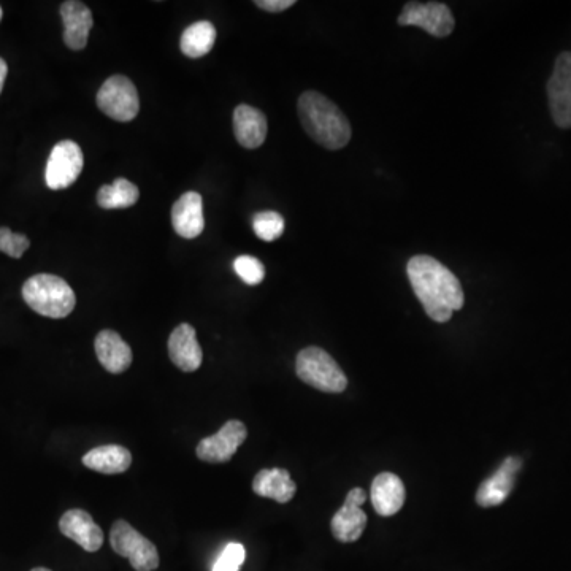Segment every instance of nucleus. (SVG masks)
I'll list each match as a JSON object with an SVG mask.
<instances>
[{
  "mask_svg": "<svg viewBox=\"0 0 571 571\" xmlns=\"http://www.w3.org/2000/svg\"><path fill=\"white\" fill-rule=\"evenodd\" d=\"M549 110L560 129H571V53L559 54L548 81Z\"/></svg>",
  "mask_w": 571,
  "mask_h": 571,
  "instance_id": "nucleus-10",
  "label": "nucleus"
},
{
  "mask_svg": "<svg viewBox=\"0 0 571 571\" xmlns=\"http://www.w3.org/2000/svg\"><path fill=\"white\" fill-rule=\"evenodd\" d=\"M31 571H51V570H48V568L39 567V568H34V570Z\"/></svg>",
  "mask_w": 571,
  "mask_h": 571,
  "instance_id": "nucleus-30",
  "label": "nucleus"
},
{
  "mask_svg": "<svg viewBox=\"0 0 571 571\" xmlns=\"http://www.w3.org/2000/svg\"><path fill=\"white\" fill-rule=\"evenodd\" d=\"M522 467V460L518 457H506L500 465L499 470L481 483L480 489L476 492V503L483 508L499 506L510 497L516 483V475Z\"/></svg>",
  "mask_w": 571,
  "mask_h": 571,
  "instance_id": "nucleus-12",
  "label": "nucleus"
},
{
  "mask_svg": "<svg viewBox=\"0 0 571 571\" xmlns=\"http://www.w3.org/2000/svg\"><path fill=\"white\" fill-rule=\"evenodd\" d=\"M85 156L80 146L72 140H62L54 146L46 162V186L53 191H61L72 186L83 172Z\"/></svg>",
  "mask_w": 571,
  "mask_h": 571,
  "instance_id": "nucleus-8",
  "label": "nucleus"
},
{
  "mask_svg": "<svg viewBox=\"0 0 571 571\" xmlns=\"http://www.w3.org/2000/svg\"><path fill=\"white\" fill-rule=\"evenodd\" d=\"M254 234L264 242H275L284 232V218L276 211H261L253 218Z\"/></svg>",
  "mask_w": 571,
  "mask_h": 571,
  "instance_id": "nucleus-24",
  "label": "nucleus"
},
{
  "mask_svg": "<svg viewBox=\"0 0 571 571\" xmlns=\"http://www.w3.org/2000/svg\"><path fill=\"white\" fill-rule=\"evenodd\" d=\"M245 557V546L240 543H229L219 554L211 571H238L245 562Z\"/></svg>",
  "mask_w": 571,
  "mask_h": 571,
  "instance_id": "nucleus-27",
  "label": "nucleus"
},
{
  "mask_svg": "<svg viewBox=\"0 0 571 571\" xmlns=\"http://www.w3.org/2000/svg\"><path fill=\"white\" fill-rule=\"evenodd\" d=\"M411 288L418 297L427 316L435 322H448L454 311L464 307L462 284L448 267L435 257L419 254L407 264Z\"/></svg>",
  "mask_w": 571,
  "mask_h": 571,
  "instance_id": "nucleus-1",
  "label": "nucleus"
},
{
  "mask_svg": "<svg viewBox=\"0 0 571 571\" xmlns=\"http://www.w3.org/2000/svg\"><path fill=\"white\" fill-rule=\"evenodd\" d=\"M253 492L259 497L272 499L278 503H288L294 499L297 484L292 481L291 473L284 468H265L254 476Z\"/></svg>",
  "mask_w": 571,
  "mask_h": 571,
  "instance_id": "nucleus-20",
  "label": "nucleus"
},
{
  "mask_svg": "<svg viewBox=\"0 0 571 571\" xmlns=\"http://www.w3.org/2000/svg\"><path fill=\"white\" fill-rule=\"evenodd\" d=\"M372 497L373 508L376 513L384 518L394 516L402 510L407 491L403 486L402 480L394 473H380L376 476L372 483Z\"/></svg>",
  "mask_w": 571,
  "mask_h": 571,
  "instance_id": "nucleus-19",
  "label": "nucleus"
},
{
  "mask_svg": "<svg viewBox=\"0 0 571 571\" xmlns=\"http://www.w3.org/2000/svg\"><path fill=\"white\" fill-rule=\"evenodd\" d=\"M299 118L303 129L318 145L327 150H342L351 140V124L345 113L326 96L316 91L299 97Z\"/></svg>",
  "mask_w": 571,
  "mask_h": 571,
  "instance_id": "nucleus-2",
  "label": "nucleus"
},
{
  "mask_svg": "<svg viewBox=\"0 0 571 571\" xmlns=\"http://www.w3.org/2000/svg\"><path fill=\"white\" fill-rule=\"evenodd\" d=\"M31 242L24 234H15L8 227H0V251L13 257V259H21L23 254L29 250Z\"/></svg>",
  "mask_w": 571,
  "mask_h": 571,
  "instance_id": "nucleus-26",
  "label": "nucleus"
},
{
  "mask_svg": "<svg viewBox=\"0 0 571 571\" xmlns=\"http://www.w3.org/2000/svg\"><path fill=\"white\" fill-rule=\"evenodd\" d=\"M131 464V451L119 445L99 446L83 456V465L102 475H119L127 472Z\"/></svg>",
  "mask_w": 571,
  "mask_h": 571,
  "instance_id": "nucleus-21",
  "label": "nucleus"
},
{
  "mask_svg": "<svg viewBox=\"0 0 571 571\" xmlns=\"http://www.w3.org/2000/svg\"><path fill=\"white\" fill-rule=\"evenodd\" d=\"M2 15H4V12H2V7H0V21H2Z\"/></svg>",
  "mask_w": 571,
  "mask_h": 571,
  "instance_id": "nucleus-31",
  "label": "nucleus"
},
{
  "mask_svg": "<svg viewBox=\"0 0 571 571\" xmlns=\"http://www.w3.org/2000/svg\"><path fill=\"white\" fill-rule=\"evenodd\" d=\"M64 537L75 541L88 552H97L104 545V532L97 526L91 514L85 510H69L59 521Z\"/></svg>",
  "mask_w": 571,
  "mask_h": 571,
  "instance_id": "nucleus-13",
  "label": "nucleus"
},
{
  "mask_svg": "<svg viewBox=\"0 0 571 571\" xmlns=\"http://www.w3.org/2000/svg\"><path fill=\"white\" fill-rule=\"evenodd\" d=\"M216 42V29L210 21H197L184 29L181 35V53L188 58H204L213 50Z\"/></svg>",
  "mask_w": 571,
  "mask_h": 571,
  "instance_id": "nucleus-22",
  "label": "nucleus"
},
{
  "mask_svg": "<svg viewBox=\"0 0 571 571\" xmlns=\"http://www.w3.org/2000/svg\"><path fill=\"white\" fill-rule=\"evenodd\" d=\"M173 229L180 237H199L205 229L204 200L199 192H184L183 196L173 204Z\"/></svg>",
  "mask_w": 571,
  "mask_h": 571,
  "instance_id": "nucleus-14",
  "label": "nucleus"
},
{
  "mask_svg": "<svg viewBox=\"0 0 571 571\" xmlns=\"http://www.w3.org/2000/svg\"><path fill=\"white\" fill-rule=\"evenodd\" d=\"M169 356L173 365L186 373L199 370L204 353L197 342L196 329L191 324H180L169 337Z\"/></svg>",
  "mask_w": 571,
  "mask_h": 571,
  "instance_id": "nucleus-16",
  "label": "nucleus"
},
{
  "mask_svg": "<svg viewBox=\"0 0 571 571\" xmlns=\"http://www.w3.org/2000/svg\"><path fill=\"white\" fill-rule=\"evenodd\" d=\"M296 372L303 383L327 394L348 388V378L334 357L318 346H308L297 354Z\"/></svg>",
  "mask_w": 571,
  "mask_h": 571,
  "instance_id": "nucleus-4",
  "label": "nucleus"
},
{
  "mask_svg": "<svg viewBox=\"0 0 571 571\" xmlns=\"http://www.w3.org/2000/svg\"><path fill=\"white\" fill-rule=\"evenodd\" d=\"M248 429L242 421H227L218 434L205 437L197 445L196 454L207 464H226L245 443Z\"/></svg>",
  "mask_w": 571,
  "mask_h": 571,
  "instance_id": "nucleus-9",
  "label": "nucleus"
},
{
  "mask_svg": "<svg viewBox=\"0 0 571 571\" xmlns=\"http://www.w3.org/2000/svg\"><path fill=\"white\" fill-rule=\"evenodd\" d=\"M110 545L118 556L129 559L135 571H154L159 567L158 548L123 519L113 524Z\"/></svg>",
  "mask_w": 571,
  "mask_h": 571,
  "instance_id": "nucleus-5",
  "label": "nucleus"
},
{
  "mask_svg": "<svg viewBox=\"0 0 571 571\" xmlns=\"http://www.w3.org/2000/svg\"><path fill=\"white\" fill-rule=\"evenodd\" d=\"M96 356L102 367L113 375L126 372L131 367L132 354L131 346L124 342L123 337L115 330H102L96 337Z\"/></svg>",
  "mask_w": 571,
  "mask_h": 571,
  "instance_id": "nucleus-17",
  "label": "nucleus"
},
{
  "mask_svg": "<svg viewBox=\"0 0 571 571\" xmlns=\"http://www.w3.org/2000/svg\"><path fill=\"white\" fill-rule=\"evenodd\" d=\"M256 7L269 13H281L296 5V0H256Z\"/></svg>",
  "mask_w": 571,
  "mask_h": 571,
  "instance_id": "nucleus-28",
  "label": "nucleus"
},
{
  "mask_svg": "<svg viewBox=\"0 0 571 571\" xmlns=\"http://www.w3.org/2000/svg\"><path fill=\"white\" fill-rule=\"evenodd\" d=\"M62 23H64V42L70 50H85L89 32L94 26V18L88 5L80 0H67L61 5Z\"/></svg>",
  "mask_w": 571,
  "mask_h": 571,
  "instance_id": "nucleus-15",
  "label": "nucleus"
},
{
  "mask_svg": "<svg viewBox=\"0 0 571 571\" xmlns=\"http://www.w3.org/2000/svg\"><path fill=\"white\" fill-rule=\"evenodd\" d=\"M8 66L4 59L0 58V94H2V89H4L5 80H7Z\"/></svg>",
  "mask_w": 571,
  "mask_h": 571,
  "instance_id": "nucleus-29",
  "label": "nucleus"
},
{
  "mask_svg": "<svg viewBox=\"0 0 571 571\" xmlns=\"http://www.w3.org/2000/svg\"><path fill=\"white\" fill-rule=\"evenodd\" d=\"M234 270L248 286H257L265 278V267L257 257L240 256L235 259Z\"/></svg>",
  "mask_w": 571,
  "mask_h": 571,
  "instance_id": "nucleus-25",
  "label": "nucleus"
},
{
  "mask_svg": "<svg viewBox=\"0 0 571 571\" xmlns=\"http://www.w3.org/2000/svg\"><path fill=\"white\" fill-rule=\"evenodd\" d=\"M365 500H367V494L361 487H354L346 495L345 503L330 522L332 535L338 541L354 543L362 537L365 526H367V514L361 508Z\"/></svg>",
  "mask_w": 571,
  "mask_h": 571,
  "instance_id": "nucleus-11",
  "label": "nucleus"
},
{
  "mask_svg": "<svg viewBox=\"0 0 571 571\" xmlns=\"http://www.w3.org/2000/svg\"><path fill=\"white\" fill-rule=\"evenodd\" d=\"M23 299L35 313L51 319L67 318L77 305L69 283L50 273L31 276L24 283Z\"/></svg>",
  "mask_w": 571,
  "mask_h": 571,
  "instance_id": "nucleus-3",
  "label": "nucleus"
},
{
  "mask_svg": "<svg viewBox=\"0 0 571 571\" xmlns=\"http://www.w3.org/2000/svg\"><path fill=\"white\" fill-rule=\"evenodd\" d=\"M269 124L264 113L251 105H238L234 112V134L246 150H256L267 138Z\"/></svg>",
  "mask_w": 571,
  "mask_h": 571,
  "instance_id": "nucleus-18",
  "label": "nucleus"
},
{
  "mask_svg": "<svg viewBox=\"0 0 571 571\" xmlns=\"http://www.w3.org/2000/svg\"><path fill=\"white\" fill-rule=\"evenodd\" d=\"M97 107L115 121L129 123L140 112L137 88L124 75H113L97 92Z\"/></svg>",
  "mask_w": 571,
  "mask_h": 571,
  "instance_id": "nucleus-6",
  "label": "nucleus"
},
{
  "mask_svg": "<svg viewBox=\"0 0 571 571\" xmlns=\"http://www.w3.org/2000/svg\"><path fill=\"white\" fill-rule=\"evenodd\" d=\"M397 23L400 26H418L427 34L445 39L453 34L456 20L448 5L441 2H408Z\"/></svg>",
  "mask_w": 571,
  "mask_h": 571,
  "instance_id": "nucleus-7",
  "label": "nucleus"
},
{
  "mask_svg": "<svg viewBox=\"0 0 571 571\" xmlns=\"http://www.w3.org/2000/svg\"><path fill=\"white\" fill-rule=\"evenodd\" d=\"M140 197V191L132 181L116 178L112 184H105L97 192V204L104 210L134 207Z\"/></svg>",
  "mask_w": 571,
  "mask_h": 571,
  "instance_id": "nucleus-23",
  "label": "nucleus"
}]
</instances>
